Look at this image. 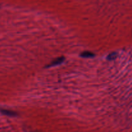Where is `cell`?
<instances>
[{"mask_svg": "<svg viewBox=\"0 0 132 132\" xmlns=\"http://www.w3.org/2000/svg\"><path fill=\"white\" fill-rule=\"evenodd\" d=\"M116 57V53H112V54H110L109 56H108V59H114Z\"/></svg>", "mask_w": 132, "mask_h": 132, "instance_id": "277c9868", "label": "cell"}, {"mask_svg": "<svg viewBox=\"0 0 132 132\" xmlns=\"http://www.w3.org/2000/svg\"><path fill=\"white\" fill-rule=\"evenodd\" d=\"M81 55L83 57H94V54L93 53L90 52H82V54H81Z\"/></svg>", "mask_w": 132, "mask_h": 132, "instance_id": "3957f363", "label": "cell"}, {"mask_svg": "<svg viewBox=\"0 0 132 132\" xmlns=\"http://www.w3.org/2000/svg\"><path fill=\"white\" fill-rule=\"evenodd\" d=\"M64 57L57 58V59H55V60L53 61L52 63L51 64L48 66V67H50V66H55V65H57V64H60V63H61L63 61V60H64Z\"/></svg>", "mask_w": 132, "mask_h": 132, "instance_id": "6da1fadb", "label": "cell"}, {"mask_svg": "<svg viewBox=\"0 0 132 132\" xmlns=\"http://www.w3.org/2000/svg\"><path fill=\"white\" fill-rule=\"evenodd\" d=\"M1 113H3V114L6 115V116H15L17 115L15 112H12V111L10 110H1Z\"/></svg>", "mask_w": 132, "mask_h": 132, "instance_id": "7a4b0ae2", "label": "cell"}]
</instances>
